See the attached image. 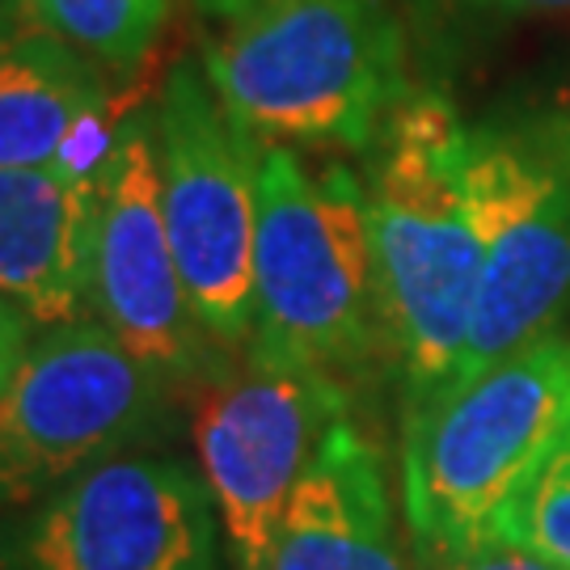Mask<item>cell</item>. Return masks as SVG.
Returning a JSON list of instances; mask_svg holds the SVG:
<instances>
[{"label":"cell","instance_id":"obj_8","mask_svg":"<svg viewBox=\"0 0 570 570\" xmlns=\"http://www.w3.org/2000/svg\"><path fill=\"white\" fill-rule=\"evenodd\" d=\"M469 186L482 228V275L456 372L499 364L570 313L567 144L469 127Z\"/></svg>","mask_w":570,"mask_h":570},{"label":"cell","instance_id":"obj_10","mask_svg":"<svg viewBox=\"0 0 570 570\" xmlns=\"http://www.w3.org/2000/svg\"><path fill=\"white\" fill-rule=\"evenodd\" d=\"M89 317L165 381L195 376L204 364V343H212L186 301L165 225L153 115L122 122L98 174Z\"/></svg>","mask_w":570,"mask_h":570},{"label":"cell","instance_id":"obj_4","mask_svg":"<svg viewBox=\"0 0 570 570\" xmlns=\"http://www.w3.org/2000/svg\"><path fill=\"white\" fill-rule=\"evenodd\" d=\"M254 343L338 385L389 355L364 183L346 165L308 169L284 144L258 178Z\"/></svg>","mask_w":570,"mask_h":570},{"label":"cell","instance_id":"obj_19","mask_svg":"<svg viewBox=\"0 0 570 570\" xmlns=\"http://www.w3.org/2000/svg\"><path fill=\"white\" fill-rule=\"evenodd\" d=\"M204 4V13H212V18H233L237 9H245V4H254V0H199Z\"/></svg>","mask_w":570,"mask_h":570},{"label":"cell","instance_id":"obj_20","mask_svg":"<svg viewBox=\"0 0 570 570\" xmlns=\"http://www.w3.org/2000/svg\"><path fill=\"white\" fill-rule=\"evenodd\" d=\"M553 136H558V140H562V144H567V148H570V119L562 122V127H558V131H553Z\"/></svg>","mask_w":570,"mask_h":570},{"label":"cell","instance_id":"obj_3","mask_svg":"<svg viewBox=\"0 0 570 570\" xmlns=\"http://www.w3.org/2000/svg\"><path fill=\"white\" fill-rule=\"evenodd\" d=\"M199 68L254 140L284 148H372L410 98L385 0H254L225 18Z\"/></svg>","mask_w":570,"mask_h":570},{"label":"cell","instance_id":"obj_14","mask_svg":"<svg viewBox=\"0 0 570 570\" xmlns=\"http://www.w3.org/2000/svg\"><path fill=\"white\" fill-rule=\"evenodd\" d=\"M26 26L77 47L102 68L127 72L148 56L174 0H0Z\"/></svg>","mask_w":570,"mask_h":570},{"label":"cell","instance_id":"obj_6","mask_svg":"<svg viewBox=\"0 0 570 570\" xmlns=\"http://www.w3.org/2000/svg\"><path fill=\"white\" fill-rule=\"evenodd\" d=\"M161 204L186 301L220 351L254 338V245L263 144L216 102L204 68L178 63L153 106Z\"/></svg>","mask_w":570,"mask_h":570},{"label":"cell","instance_id":"obj_15","mask_svg":"<svg viewBox=\"0 0 570 570\" xmlns=\"http://www.w3.org/2000/svg\"><path fill=\"white\" fill-rule=\"evenodd\" d=\"M499 541L570 570V435L499 520Z\"/></svg>","mask_w":570,"mask_h":570},{"label":"cell","instance_id":"obj_18","mask_svg":"<svg viewBox=\"0 0 570 570\" xmlns=\"http://www.w3.org/2000/svg\"><path fill=\"white\" fill-rule=\"evenodd\" d=\"M473 4H490V9H553V13L570 9V0H473Z\"/></svg>","mask_w":570,"mask_h":570},{"label":"cell","instance_id":"obj_12","mask_svg":"<svg viewBox=\"0 0 570 570\" xmlns=\"http://www.w3.org/2000/svg\"><path fill=\"white\" fill-rule=\"evenodd\" d=\"M258 570H406L385 469L351 414L334 423L292 490Z\"/></svg>","mask_w":570,"mask_h":570},{"label":"cell","instance_id":"obj_17","mask_svg":"<svg viewBox=\"0 0 570 570\" xmlns=\"http://www.w3.org/2000/svg\"><path fill=\"white\" fill-rule=\"evenodd\" d=\"M449 570H558L550 562H541L537 553L520 550V546H508V541H490L487 550L469 553L461 562H452Z\"/></svg>","mask_w":570,"mask_h":570},{"label":"cell","instance_id":"obj_1","mask_svg":"<svg viewBox=\"0 0 570 570\" xmlns=\"http://www.w3.org/2000/svg\"><path fill=\"white\" fill-rule=\"evenodd\" d=\"M570 435V334L550 330L499 364L406 402L402 508L419 558L449 570L499 541V520Z\"/></svg>","mask_w":570,"mask_h":570},{"label":"cell","instance_id":"obj_2","mask_svg":"<svg viewBox=\"0 0 570 570\" xmlns=\"http://www.w3.org/2000/svg\"><path fill=\"white\" fill-rule=\"evenodd\" d=\"M372 148L364 190L381 308L389 355L414 402L461 367L482 275L469 127L440 94H410Z\"/></svg>","mask_w":570,"mask_h":570},{"label":"cell","instance_id":"obj_5","mask_svg":"<svg viewBox=\"0 0 570 570\" xmlns=\"http://www.w3.org/2000/svg\"><path fill=\"white\" fill-rule=\"evenodd\" d=\"M338 419H346V397L334 376L254 338L199 381L190 410L195 461L233 570H258L292 490Z\"/></svg>","mask_w":570,"mask_h":570},{"label":"cell","instance_id":"obj_11","mask_svg":"<svg viewBox=\"0 0 570 570\" xmlns=\"http://www.w3.org/2000/svg\"><path fill=\"white\" fill-rule=\"evenodd\" d=\"M98 174L0 169V292L39 330L89 317Z\"/></svg>","mask_w":570,"mask_h":570},{"label":"cell","instance_id":"obj_7","mask_svg":"<svg viewBox=\"0 0 570 570\" xmlns=\"http://www.w3.org/2000/svg\"><path fill=\"white\" fill-rule=\"evenodd\" d=\"M169 381L94 317L35 334L0 385V508L68 487L144 440Z\"/></svg>","mask_w":570,"mask_h":570},{"label":"cell","instance_id":"obj_16","mask_svg":"<svg viewBox=\"0 0 570 570\" xmlns=\"http://www.w3.org/2000/svg\"><path fill=\"white\" fill-rule=\"evenodd\" d=\"M35 338V322L21 305H13L0 292V385L9 381V372L18 367V360L26 355V346Z\"/></svg>","mask_w":570,"mask_h":570},{"label":"cell","instance_id":"obj_9","mask_svg":"<svg viewBox=\"0 0 570 570\" xmlns=\"http://www.w3.org/2000/svg\"><path fill=\"white\" fill-rule=\"evenodd\" d=\"M220 515L199 469L119 452L42 499L21 570H220Z\"/></svg>","mask_w":570,"mask_h":570},{"label":"cell","instance_id":"obj_13","mask_svg":"<svg viewBox=\"0 0 570 570\" xmlns=\"http://www.w3.org/2000/svg\"><path fill=\"white\" fill-rule=\"evenodd\" d=\"M98 68L35 26L0 35V169H102L119 127Z\"/></svg>","mask_w":570,"mask_h":570}]
</instances>
